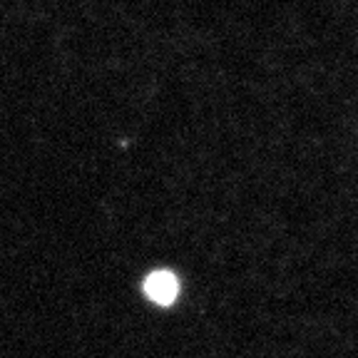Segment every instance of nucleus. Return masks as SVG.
Wrapping results in <instances>:
<instances>
[{
	"label": "nucleus",
	"instance_id": "nucleus-1",
	"mask_svg": "<svg viewBox=\"0 0 358 358\" xmlns=\"http://www.w3.org/2000/svg\"><path fill=\"white\" fill-rule=\"evenodd\" d=\"M145 291L150 294V299H155V301H162V303H169L174 296H177V281H174L172 274H155L150 281H147Z\"/></svg>",
	"mask_w": 358,
	"mask_h": 358
}]
</instances>
